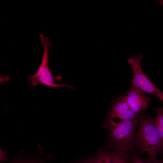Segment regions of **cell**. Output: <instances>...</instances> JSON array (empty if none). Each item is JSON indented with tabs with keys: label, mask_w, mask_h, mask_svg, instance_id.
I'll return each instance as SVG.
<instances>
[{
	"label": "cell",
	"mask_w": 163,
	"mask_h": 163,
	"mask_svg": "<svg viewBox=\"0 0 163 163\" xmlns=\"http://www.w3.org/2000/svg\"><path fill=\"white\" fill-rule=\"evenodd\" d=\"M139 115L126 121L115 122L108 117L102 126L109 133V147L111 150L129 152L133 156L138 155L135 147L137 127L139 124Z\"/></svg>",
	"instance_id": "6da1fadb"
},
{
	"label": "cell",
	"mask_w": 163,
	"mask_h": 163,
	"mask_svg": "<svg viewBox=\"0 0 163 163\" xmlns=\"http://www.w3.org/2000/svg\"><path fill=\"white\" fill-rule=\"evenodd\" d=\"M140 113L139 126L135 138L136 151L138 155L146 153L154 163H158L157 155L161 152L162 145L155 127L154 118L148 117L144 111Z\"/></svg>",
	"instance_id": "7a4b0ae2"
},
{
	"label": "cell",
	"mask_w": 163,
	"mask_h": 163,
	"mask_svg": "<svg viewBox=\"0 0 163 163\" xmlns=\"http://www.w3.org/2000/svg\"><path fill=\"white\" fill-rule=\"evenodd\" d=\"M40 40L43 47V53L41 64L36 72L34 75H28L27 81L31 85L36 86L39 83L43 84L52 88L67 87L74 89L71 85L66 84H56L55 81L61 80L63 78L61 76H54L49 67L48 61L50 60L49 50L52 42L49 40L48 37H45L42 34L40 35Z\"/></svg>",
	"instance_id": "3957f363"
},
{
	"label": "cell",
	"mask_w": 163,
	"mask_h": 163,
	"mask_svg": "<svg viewBox=\"0 0 163 163\" xmlns=\"http://www.w3.org/2000/svg\"><path fill=\"white\" fill-rule=\"evenodd\" d=\"M143 58L142 55L139 54L136 58L132 57L127 60L133 72L130 80L131 86L139 89L143 92L153 94L163 102V92L156 87L142 70L140 62Z\"/></svg>",
	"instance_id": "277c9868"
},
{
	"label": "cell",
	"mask_w": 163,
	"mask_h": 163,
	"mask_svg": "<svg viewBox=\"0 0 163 163\" xmlns=\"http://www.w3.org/2000/svg\"><path fill=\"white\" fill-rule=\"evenodd\" d=\"M126 96L130 109L137 114L146 110L151 100L140 90L131 86L126 92Z\"/></svg>",
	"instance_id": "5b68a950"
},
{
	"label": "cell",
	"mask_w": 163,
	"mask_h": 163,
	"mask_svg": "<svg viewBox=\"0 0 163 163\" xmlns=\"http://www.w3.org/2000/svg\"><path fill=\"white\" fill-rule=\"evenodd\" d=\"M138 114L130 109L126 96L121 95L112 102L111 108L107 113L108 117L112 119L117 118L120 121L131 119Z\"/></svg>",
	"instance_id": "8992f818"
},
{
	"label": "cell",
	"mask_w": 163,
	"mask_h": 163,
	"mask_svg": "<svg viewBox=\"0 0 163 163\" xmlns=\"http://www.w3.org/2000/svg\"><path fill=\"white\" fill-rule=\"evenodd\" d=\"M38 147L40 151L36 156L28 157L22 149L13 160H9L8 163H51L46 161V160L50 156L45 155L44 150L40 145H38Z\"/></svg>",
	"instance_id": "52a82bcc"
},
{
	"label": "cell",
	"mask_w": 163,
	"mask_h": 163,
	"mask_svg": "<svg viewBox=\"0 0 163 163\" xmlns=\"http://www.w3.org/2000/svg\"><path fill=\"white\" fill-rule=\"evenodd\" d=\"M156 115L154 118L155 127L161 140L162 148L161 153L163 156V107L154 108Z\"/></svg>",
	"instance_id": "ba28073f"
},
{
	"label": "cell",
	"mask_w": 163,
	"mask_h": 163,
	"mask_svg": "<svg viewBox=\"0 0 163 163\" xmlns=\"http://www.w3.org/2000/svg\"><path fill=\"white\" fill-rule=\"evenodd\" d=\"M91 163H118L114 157L108 150L101 149L93 157Z\"/></svg>",
	"instance_id": "9c48e42d"
},
{
	"label": "cell",
	"mask_w": 163,
	"mask_h": 163,
	"mask_svg": "<svg viewBox=\"0 0 163 163\" xmlns=\"http://www.w3.org/2000/svg\"><path fill=\"white\" fill-rule=\"evenodd\" d=\"M108 151L114 157L118 163H132L133 155L131 153L113 150Z\"/></svg>",
	"instance_id": "30bf717a"
},
{
	"label": "cell",
	"mask_w": 163,
	"mask_h": 163,
	"mask_svg": "<svg viewBox=\"0 0 163 163\" xmlns=\"http://www.w3.org/2000/svg\"><path fill=\"white\" fill-rule=\"evenodd\" d=\"M132 163H154L149 157L142 158L139 157L138 155L133 156Z\"/></svg>",
	"instance_id": "8fae6325"
},
{
	"label": "cell",
	"mask_w": 163,
	"mask_h": 163,
	"mask_svg": "<svg viewBox=\"0 0 163 163\" xmlns=\"http://www.w3.org/2000/svg\"><path fill=\"white\" fill-rule=\"evenodd\" d=\"M7 152L3 151L0 149V162L5 161H9L7 156Z\"/></svg>",
	"instance_id": "7c38bea8"
},
{
	"label": "cell",
	"mask_w": 163,
	"mask_h": 163,
	"mask_svg": "<svg viewBox=\"0 0 163 163\" xmlns=\"http://www.w3.org/2000/svg\"><path fill=\"white\" fill-rule=\"evenodd\" d=\"M93 157L88 160H86L85 161L81 163H91L92 160V159Z\"/></svg>",
	"instance_id": "4fadbf2b"
},
{
	"label": "cell",
	"mask_w": 163,
	"mask_h": 163,
	"mask_svg": "<svg viewBox=\"0 0 163 163\" xmlns=\"http://www.w3.org/2000/svg\"><path fill=\"white\" fill-rule=\"evenodd\" d=\"M159 3L163 6V0L158 1Z\"/></svg>",
	"instance_id": "5bb4252c"
},
{
	"label": "cell",
	"mask_w": 163,
	"mask_h": 163,
	"mask_svg": "<svg viewBox=\"0 0 163 163\" xmlns=\"http://www.w3.org/2000/svg\"><path fill=\"white\" fill-rule=\"evenodd\" d=\"M158 163H163V159L160 162H158Z\"/></svg>",
	"instance_id": "9a60e30c"
}]
</instances>
